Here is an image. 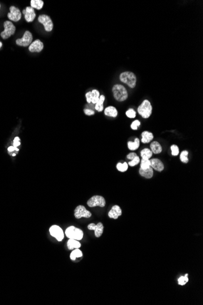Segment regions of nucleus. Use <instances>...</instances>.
<instances>
[{
	"label": "nucleus",
	"mask_w": 203,
	"mask_h": 305,
	"mask_svg": "<svg viewBox=\"0 0 203 305\" xmlns=\"http://www.w3.org/2000/svg\"><path fill=\"white\" fill-rule=\"evenodd\" d=\"M38 21L41 23L44 28V29L47 32H50L53 29V23L51 19L46 15H40Z\"/></svg>",
	"instance_id": "9"
},
{
	"label": "nucleus",
	"mask_w": 203,
	"mask_h": 305,
	"mask_svg": "<svg viewBox=\"0 0 203 305\" xmlns=\"http://www.w3.org/2000/svg\"><path fill=\"white\" fill-rule=\"evenodd\" d=\"M188 152L187 150H183L180 154V160L184 163H187L188 162Z\"/></svg>",
	"instance_id": "30"
},
{
	"label": "nucleus",
	"mask_w": 203,
	"mask_h": 305,
	"mask_svg": "<svg viewBox=\"0 0 203 305\" xmlns=\"http://www.w3.org/2000/svg\"><path fill=\"white\" fill-rule=\"evenodd\" d=\"M85 96H86V101L88 102V103H89V104L91 103V100H92V93H91V91H88V93H86Z\"/></svg>",
	"instance_id": "36"
},
{
	"label": "nucleus",
	"mask_w": 203,
	"mask_h": 305,
	"mask_svg": "<svg viewBox=\"0 0 203 305\" xmlns=\"http://www.w3.org/2000/svg\"><path fill=\"white\" fill-rule=\"evenodd\" d=\"M153 155L151 150L148 148H145L141 152V155L143 159H150Z\"/></svg>",
	"instance_id": "25"
},
{
	"label": "nucleus",
	"mask_w": 203,
	"mask_h": 305,
	"mask_svg": "<svg viewBox=\"0 0 203 305\" xmlns=\"http://www.w3.org/2000/svg\"><path fill=\"white\" fill-rule=\"evenodd\" d=\"M121 81L126 84L129 87L134 88L136 85V75L130 71L123 72L120 75Z\"/></svg>",
	"instance_id": "2"
},
{
	"label": "nucleus",
	"mask_w": 203,
	"mask_h": 305,
	"mask_svg": "<svg viewBox=\"0 0 203 305\" xmlns=\"http://www.w3.org/2000/svg\"><path fill=\"white\" fill-rule=\"evenodd\" d=\"M91 216V213L87 210L83 205L77 206L74 210V216L77 219H79L81 218H89Z\"/></svg>",
	"instance_id": "7"
},
{
	"label": "nucleus",
	"mask_w": 203,
	"mask_h": 305,
	"mask_svg": "<svg viewBox=\"0 0 203 305\" xmlns=\"http://www.w3.org/2000/svg\"><path fill=\"white\" fill-rule=\"evenodd\" d=\"M116 167L119 171L123 172H125L127 171L128 167V165L126 162H124L123 163H118L116 165Z\"/></svg>",
	"instance_id": "29"
},
{
	"label": "nucleus",
	"mask_w": 203,
	"mask_h": 305,
	"mask_svg": "<svg viewBox=\"0 0 203 305\" xmlns=\"http://www.w3.org/2000/svg\"><path fill=\"white\" fill-rule=\"evenodd\" d=\"M0 7H1V5H0Z\"/></svg>",
	"instance_id": "42"
},
{
	"label": "nucleus",
	"mask_w": 203,
	"mask_h": 305,
	"mask_svg": "<svg viewBox=\"0 0 203 305\" xmlns=\"http://www.w3.org/2000/svg\"><path fill=\"white\" fill-rule=\"evenodd\" d=\"M106 204L105 199L101 196H94L91 197L87 202V205L89 207L100 206L104 207Z\"/></svg>",
	"instance_id": "6"
},
{
	"label": "nucleus",
	"mask_w": 203,
	"mask_h": 305,
	"mask_svg": "<svg viewBox=\"0 0 203 305\" xmlns=\"http://www.w3.org/2000/svg\"><path fill=\"white\" fill-rule=\"evenodd\" d=\"M65 234L69 239H76L77 241L81 240L83 237V231L74 226H70L67 228L65 231Z\"/></svg>",
	"instance_id": "4"
},
{
	"label": "nucleus",
	"mask_w": 203,
	"mask_h": 305,
	"mask_svg": "<svg viewBox=\"0 0 203 305\" xmlns=\"http://www.w3.org/2000/svg\"><path fill=\"white\" fill-rule=\"evenodd\" d=\"M7 17L10 20L19 21L21 18L20 9L15 6L10 7V12L7 14Z\"/></svg>",
	"instance_id": "11"
},
{
	"label": "nucleus",
	"mask_w": 203,
	"mask_h": 305,
	"mask_svg": "<svg viewBox=\"0 0 203 305\" xmlns=\"http://www.w3.org/2000/svg\"><path fill=\"white\" fill-rule=\"evenodd\" d=\"M4 30L1 33V37L3 39H7L15 34L16 28L10 21H6L4 23Z\"/></svg>",
	"instance_id": "5"
},
{
	"label": "nucleus",
	"mask_w": 203,
	"mask_h": 305,
	"mask_svg": "<svg viewBox=\"0 0 203 305\" xmlns=\"http://www.w3.org/2000/svg\"><path fill=\"white\" fill-rule=\"evenodd\" d=\"M15 150H17V151H19V149H17V147H15L14 146H10V147L8 148V150H9L10 152H14Z\"/></svg>",
	"instance_id": "40"
},
{
	"label": "nucleus",
	"mask_w": 203,
	"mask_h": 305,
	"mask_svg": "<svg viewBox=\"0 0 203 305\" xmlns=\"http://www.w3.org/2000/svg\"><path fill=\"white\" fill-rule=\"evenodd\" d=\"M84 113L86 115H88V116H91V115H94V113H95L93 110H90V109H85Z\"/></svg>",
	"instance_id": "37"
},
{
	"label": "nucleus",
	"mask_w": 203,
	"mask_h": 305,
	"mask_svg": "<svg viewBox=\"0 0 203 305\" xmlns=\"http://www.w3.org/2000/svg\"><path fill=\"white\" fill-rule=\"evenodd\" d=\"M142 139L141 142L143 144L149 143L151 142L153 139V135L151 132L148 131H144L142 133Z\"/></svg>",
	"instance_id": "18"
},
{
	"label": "nucleus",
	"mask_w": 203,
	"mask_h": 305,
	"mask_svg": "<svg viewBox=\"0 0 203 305\" xmlns=\"http://www.w3.org/2000/svg\"><path fill=\"white\" fill-rule=\"evenodd\" d=\"M137 156H138V155H137V154H136L135 152H131V153H130L129 154H128V155H127L126 158H127L128 159H129V160H131L134 159L135 157H136Z\"/></svg>",
	"instance_id": "38"
},
{
	"label": "nucleus",
	"mask_w": 203,
	"mask_h": 305,
	"mask_svg": "<svg viewBox=\"0 0 203 305\" xmlns=\"http://www.w3.org/2000/svg\"><path fill=\"white\" fill-rule=\"evenodd\" d=\"M23 14L24 15L25 20L28 23L33 21L36 17L34 9L31 7H27L23 11Z\"/></svg>",
	"instance_id": "12"
},
{
	"label": "nucleus",
	"mask_w": 203,
	"mask_h": 305,
	"mask_svg": "<svg viewBox=\"0 0 203 305\" xmlns=\"http://www.w3.org/2000/svg\"><path fill=\"white\" fill-rule=\"evenodd\" d=\"M170 149L172 150V155L173 156H177L180 154V150H179V147L176 144H173L170 147Z\"/></svg>",
	"instance_id": "31"
},
{
	"label": "nucleus",
	"mask_w": 203,
	"mask_h": 305,
	"mask_svg": "<svg viewBox=\"0 0 203 305\" xmlns=\"http://www.w3.org/2000/svg\"><path fill=\"white\" fill-rule=\"evenodd\" d=\"M20 140L19 137H15L14 140V146L15 147H17L20 145Z\"/></svg>",
	"instance_id": "39"
},
{
	"label": "nucleus",
	"mask_w": 203,
	"mask_h": 305,
	"mask_svg": "<svg viewBox=\"0 0 203 305\" xmlns=\"http://www.w3.org/2000/svg\"><path fill=\"white\" fill-rule=\"evenodd\" d=\"M49 233L51 235L54 237L58 241H61L64 238L63 231L58 225H52L49 228Z\"/></svg>",
	"instance_id": "10"
},
{
	"label": "nucleus",
	"mask_w": 203,
	"mask_h": 305,
	"mask_svg": "<svg viewBox=\"0 0 203 305\" xmlns=\"http://www.w3.org/2000/svg\"><path fill=\"white\" fill-rule=\"evenodd\" d=\"M92 93V100H91V103L94 104H96L98 101L99 100V97H100V93H99V91L97 90H93V91H91Z\"/></svg>",
	"instance_id": "27"
},
{
	"label": "nucleus",
	"mask_w": 203,
	"mask_h": 305,
	"mask_svg": "<svg viewBox=\"0 0 203 305\" xmlns=\"http://www.w3.org/2000/svg\"><path fill=\"white\" fill-rule=\"evenodd\" d=\"M126 115L129 118H135L136 115V113L133 108H130L126 112Z\"/></svg>",
	"instance_id": "33"
},
{
	"label": "nucleus",
	"mask_w": 203,
	"mask_h": 305,
	"mask_svg": "<svg viewBox=\"0 0 203 305\" xmlns=\"http://www.w3.org/2000/svg\"><path fill=\"white\" fill-rule=\"evenodd\" d=\"M138 112L143 118H148L152 113V105L147 100H145L138 107Z\"/></svg>",
	"instance_id": "3"
},
{
	"label": "nucleus",
	"mask_w": 203,
	"mask_h": 305,
	"mask_svg": "<svg viewBox=\"0 0 203 305\" xmlns=\"http://www.w3.org/2000/svg\"><path fill=\"white\" fill-rule=\"evenodd\" d=\"M67 247L69 250H73L74 248H79L81 247V244L76 239H69L67 242Z\"/></svg>",
	"instance_id": "21"
},
{
	"label": "nucleus",
	"mask_w": 203,
	"mask_h": 305,
	"mask_svg": "<svg viewBox=\"0 0 203 305\" xmlns=\"http://www.w3.org/2000/svg\"><path fill=\"white\" fill-rule=\"evenodd\" d=\"M82 256H83V253L81 250H80L79 248H76L74 250H73L71 252L70 255V258L72 261H74L77 258H81Z\"/></svg>",
	"instance_id": "26"
},
{
	"label": "nucleus",
	"mask_w": 203,
	"mask_h": 305,
	"mask_svg": "<svg viewBox=\"0 0 203 305\" xmlns=\"http://www.w3.org/2000/svg\"><path fill=\"white\" fill-rule=\"evenodd\" d=\"M140 159L138 156H137L136 157H135L134 159L131 160L130 162H128V164L130 166H135L136 165H137L138 164H139V163H140Z\"/></svg>",
	"instance_id": "34"
},
{
	"label": "nucleus",
	"mask_w": 203,
	"mask_h": 305,
	"mask_svg": "<svg viewBox=\"0 0 203 305\" xmlns=\"http://www.w3.org/2000/svg\"><path fill=\"white\" fill-rule=\"evenodd\" d=\"M150 160L151 163V167L154 169L155 170L158 171V172H161L163 171L164 169V165L163 162L158 159H152Z\"/></svg>",
	"instance_id": "16"
},
{
	"label": "nucleus",
	"mask_w": 203,
	"mask_h": 305,
	"mask_svg": "<svg viewBox=\"0 0 203 305\" xmlns=\"http://www.w3.org/2000/svg\"><path fill=\"white\" fill-rule=\"evenodd\" d=\"M88 228L90 230H94L96 237L99 238L102 236L103 232V225L101 222H99L97 224H89L88 226Z\"/></svg>",
	"instance_id": "13"
},
{
	"label": "nucleus",
	"mask_w": 203,
	"mask_h": 305,
	"mask_svg": "<svg viewBox=\"0 0 203 305\" xmlns=\"http://www.w3.org/2000/svg\"><path fill=\"white\" fill-rule=\"evenodd\" d=\"M44 48L43 43L40 40L33 41L29 47V50L31 53H40Z\"/></svg>",
	"instance_id": "14"
},
{
	"label": "nucleus",
	"mask_w": 203,
	"mask_h": 305,
	"mask_svg": "<svg viewBox=\"0 0 203 305\" xmlns=\"http://www.w3.org/2000/svg\"><path fill=\"white\" fill-rule=\"evenodd\" d=\"M2 42L0 41V48L2 47Z\"/></svg>",
	"instance_id": "41"
},
{
	"label": "nucleus",
	"mask_w": 203,
	"mask_h": 305,
	"mask_svg": "<svg viewBox=\"0 0 203 305\" xmlns=\"http://www.w3.org/2000/svg\"><path fill=\"white\" fill-rule=\"evenodd\" d=\"M151 167V163L150 159H142L141 162V167L142 169H147Z\"/></svg>",
	"instance_id": "28"
},
{
	"label": "nucleus",
	"mask_w": 203,
	"mask_h": 305,
	"mask_svg": "<svg viewBox=\"0 0 203 305\" xmlns=\"http://www.w3.org/2000/svg\"><path fill=\"white\" fill-rule=\"evenodd\" d=\"M151 150L155 154H158L163 151V148L160 143L158 142H153L150 144Z\"/></svg>",
	"instance_id": "20"
},
{
	"label": "nucleus",
	"mask_w": 203,
	"mask_h": 305,
	"mask_svg": "<svg viewBox=\"0 0 203 305\" xmlns=\"http://www.w3.org/2000/svg\"><path fill=\"white\" fill-rule=\"evenodd\" d=\"M44 5V2L41 0H31V6L33 9H37V10H40L43 8Z\"/></svg>",
	"instance_id": "24"
},
{
	"label": "nucleus",
	"mask_w": 203,
	"mask_h": 305,
	"mask_svg": "<svg viewBox=\"0 0 203 305\" xmlns=\"http://www.w3.org/2000/svg\"><path fill=\"white\" fill-rule=\"evenodd\" d=\"M139 174L146 178V179H151L152 178L153 176V170L151 167H149L147 169H142L141 168L139 169Z\"/></svg>",
	"instance_id": "19"
},
{
	"label": "nucleus",
	"mask_w": 203,
	"mask_h": 305,
	"mask_svg": "<svg viewBox=\"0 0 203 305\" xmlns=\"http://www.w3.org/2000/svg\"><path fill=\"white\" fill-rule=\"evenodd\" d=\"M104 113L106 116L113 117V118H116L118 115V112L116 108L113 106H109L106 107L105 109Z\"/></svg>",
	"instance_id": "17"
},
{
	"label": "nucleus",
	"mask_w": 203,
	"mask_h": 305,
	"mask_svg": "<svg viewBox=\"0 0 203 305\" xmlns=\"http://www.w3.org/2000/svg\"><path fill=\"white\" fill-rule=\"evenodd\" d=\"M122 210L119 205H114L108 213V217L111 219H117L122 215Z\"/></svg>",
	"instance_id": "15"
},
{
	"label": "nucleus",
	"mask_w": 203,
	"mask_h": 305,
	"mask_svg": "<svg viewBox=\"0 0 203 305\" xmlns=\"http://www.w3.org/2000/svg\"><path fill=\"white\" fill-rule=\"evenodd\" d=\"M114 98L118 101H125L128 98V91L121 84H116L112 89Z\"/></svg>",
	"instance_id": "1"
},
{
	"label": "nucleus",
	"mask_w": 203,
	"mask_h": 305,
	"mask_svg": "<svg viewBox=\"0 0 203 305\" xmlns=\"http://www.w3.org/2000/svg\"><path fill=\"white\" fill-rule=\"evenodd\" d=\"M141 125V122L139 120H135L131 124V128L133 130H137L138 127Z\"/></svg>",
	"instance_id": "35"
},
{
	"label": "nucleus",
	"mask_w": 203,
	"mask_h": 305,
	"mask_svg": "<svg viewBox=\"0 0 203 305\" xmlns=\"http://www.w3.org/2000/svg\"><path fill=\"white\" fill-rule=\"evenodd\" d=\"M105 97L104 95L100 96L99 101L96 104V105H95V109L97 112H101L103 110V102L105 101Z\"/></svg>",
	"instance_id": "23"
},
{
	"label": "nucleus",
	"mask_w": 203,
	"mask_h": 305,
	"mask_svg": "<svg viewBox=\"0 0 203 305\" xmlns=\"http://www.w3.org/2000/svg\"><path fill=\"white\" fill-rule=\"evenodd\" d=\"M188 282V274H185V276H182L178 279V283L181 286H184L185 285L187 282Z\"/></svg>",
	"instance_id": "32"
},
{
	"label": "nucleus",
	"mask_w": 203,
	"mask_h": 305,
	"mask_svg": "<svg viewBox=\"0 0 203 305\" xmlns=\"http://www.w3.org/2000/svg\"><path fill=\"white\" fill-rule=\"evenodd\" d=\"M139 145H140V140L139 138H135L134 142H128V148L130 150H135L139 148Z\"/></svg>",
	"instance_id": "22"
},
{
	"label": "nucleus",
	"mask_w": 203,
	"mask_h": 305,
	"mask_svg": "<svg viewBox=\"0 0 203 305\" xmlns=\"http://www.w3.org/2000/svg\"><path fill=\"white\" fill-rule=\"evenodd\" d=\"M32 40L33 37L31 32L27 31L24 32L23 37L21 39H19L16 40V44L20 46L26 47L32 43Z\"/></svg>",
	"instance_id": "8"
}]
</instances>
